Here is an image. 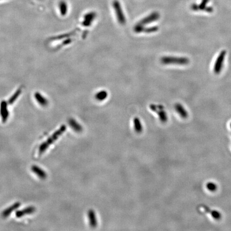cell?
<instances>
[{
  "instance_id": "11",
  "label": "cell",
  "mask_w": 231,
  "mask_h": 231,
  "mask_svg": "<svg viewBox=\"0 0 231 231\" xmlns=\"http://www.w3.org/2000/svg\"><path fill=\"white\" fill-rule=\"evenodd\" d=\"M20 206V202H16L14 204H13L12 206H10L9 208L6 209L5 210L3 211L2 213V216L3 218H6L7 217L9 216L10 215V213L15 210L18 209Z\"/></svg>"
},
{
  "instance_id": "17",
  "label": "cell",
  "mask_w": 231,
  "mask_h": 231,
  "mask_svg": "<svg viewBox=\"0 0 231 231\" xmlns=\"http://www.w3.org/2000/svg\"><path fill=\"white\" fill-rule=\"evenodd\" d=\"M108 93L106 90H102L97 93L95 95L96 99L99 101H103L108 98Z\"/></svg>"
},
{
  "instance_id": "10",
  "label": "cell",
  "mask_w": 231,
  "mask_h": 231,
  "mask_svg": "<svg viewBox=\"0 0 231 231\" xmlns=\"http://www.w3.org/2000/svg\"><path fill=\"white\" fill-rule=\"evenodd\" d=\"M88 219L90 227L93 228H96V226L98 225V220L95 212L93 210H89L88 212Z\"/></svg>"
},
{
  "instance_id": "21",
  "label": "cell",
  "mask_w": 231,
  "mask_h": 231,
  "mask_svg": "<svg viewBox=\"0 0 231 231\" xmlns=\"http://www.w3.org/2000/svg\"><path fill=\"white\" fill-rule=\"evenodd\" d=\"M159 27L158 26H153V27H147L144 28V32H143L146 33H152L156 32L158 30Z\"/></svg>"
},
{
  "instance_id": "8",
  "label": "cell",
  "mask_w": 231,
  "mask_h": 231,
  "mask_svg": "<svg viewBox=\"0 0 231 231\" xmlns=\"http://www.w3.org/2000/svg\"><path fill=\"white\" fill-rule=\"evenodd\" d=\"M0 115L2 121L5 123L9 117V110L8 109V104L6 101H2L0 105Z\"/></svg>"
},
{
  "instance_id": "20",
  "label": "cell",
  "mask_w": 231,
  "mask_h": 231,
  "mask_svg": "<svg viewBox=\"0 0 231 231\" xmlns=\"http://www.w3.org/2000/svg\"><path fill=\"white\" fill-rule=\"evenodd\" d=\"M144 28H145L144 26L142 25H141V24L138 23L137 24H136L134 27V31L137 33H142L144 32Z\"/></svg>"
},
{
  "instance_id": "7",
  "label": "cell",
  "mask_w": 231,
  "mask_h": 231,
  "mask_svg": "<svg viewBox=\"0 0 231 231\" xmlns=\"http://www.w3.org/2000/svg\"><path fill=\"white\" fill-rule=\"evenodd\" d=\"M96 17V13L95 12L92 11L87 13L83 17V21L82 22V25L85 27L90 26L94 19Z\"/></svg>"
},
{
  "instance_id": "4",
  "label": "cell",
  "mask_w": 231,
  "mask_h": 231,
  "mask_svg": "<svg viewBox=\"0 0 231 231\" xmlns=\"http://www.w3.org/2000/svg\"><path fill=\"white\" fill-rule=\"evenodd\" d=\"M149 108L153 112L157 113L161 122L166 123L168 121V115L164 110V107L163 105H151Z\"/></svg>"
},
{
  "instance_id": "5",
  "label": "cell",
  "mask_w": 231,
  "mask_h": 231,
  "mask_svg": "<svg viewBox=\"0 0 231 231\" xmlns=\"http://www.w3.org/2000/svg\"><path fill=\"white\" fill-rule=\"evenodd\" d=\"M160 17V14L157 12H153L151 14L144 17L142 20L139 22V24L144 26L149 24L152 23L158 20Z\"/></svg>"
},
{
  "instance_id": "6",
  "label": "cell",
  "mask_w": 231,
  "mask_h": 231,
  "mask_svg": "<svg viewBox=\"0 0 231 231\" xmlns=\"http://www.w3.org/2000/svg\"><path fill=\"white\" fill-rule=\"evenodd\" d=\"M225 51H222L219 55L218 57L217 58L216 61L215 62V67H214V71L216 74L219 73V72L222 70L225 57Z\"/></svg>"
},
{
  "instance_id": "19",
  "label": "cell",
  "mask_w": 231,
  "mask_h": 231,
  "mask_svg": "<svg viewBox=\"0 0 231 231\" xmlns=\"http://www.w3.org/2000/svg\"><path fill=\"white\" fill-rule=\"evenodd\" d=\"M22 89H19L18 90H17L16 92L14 93V94L13 95L11 98H10L9 101H8V103L9 105H12L14 101L16 100L17 99L19 96L20 93L22 92Z\"/></svg>"
},
{
  "instance_id": "16",
  "label": "cell",
  "mask_w": 231,
  "mask_h": 231,
  "mask_svg": "<svg viewBox=\"0 0 231 231\" xmlns=\"http://www.w3.org/2000/svg\"><path fill=\"white\" fill-rule=\"evenodd\" d=\"M134 128L137 133H141L143 131V126L140 119L138 117H135L133 119Z\"/></svg>"
},
{
  "instance_id": "15",
  "label": "cell",
  "mask_w": 231,
  "mask_h": 231,
  "mask_svg": "<svg viewBox=\"0 0 231 231\" xmlns=\"http://www.w3.org/2000/svg\"><path fill=\"white\" fill-rule=\"evenodd\" d=\"M69 125L71 128L77 132H81L83 131V127L76 120L73 118H71L69 121Z\"/></svg>"
},
{
  "instance_id": "13",
  "label": "cell",
  "mask_w": 231,
  "mask_h": 231,
  "mask_svg": "<svg viewBox=\"0 0 231 231\" xmlns=\"http://www.w3.org/2000/svg\"><path fill=\"white\" fill-rule=\"evenodd\" d=\"M32 171L33 172L37 175L38 177H39L40 178L42 179H46L47 178V174L46 173L45 171H43L41 168L38 167L36 165H33L32 166Z\"/></svg>"
},
{
  "instance_id": "9",
  "label": "cell",
  "mask_w": 231,
  "mask_h": 231,
  "mask_svg": "<svg viewBox=\"0 0 231 231\" xmlns=\"http://www.w3.org/2000/svg\"><path fill=\"white\" fill-rule=\"evenodd\" d=\"M36 211V208L31 206L28 207L27 208H24L22 210H19L16 212V216L18 218H20L24 216L25 215H30L32 213H34Z\"/></svg>"
},
{
  "instance_id": "12",
  "label": "cell",
  "mask_w": 231,
  "mask_h": 231,
  "mask_svg": "<svg viewBox=\"0 0 231 231\" xmlns=\"http://www.w3.org/2000/svg\"><path fill=\"white\" fill-rule=\"evenodd\" d=\"M175 109L177 113L179 114L181 117L182 118H186L188 117V113L184 107L180 103H176L175 105Z\"/></svg>"
},
{
  "instance_id": "2",
  "label": "cell",
  "mask_w": 231,
  "mask_h": 231,
  "mask_svg": "<svg viewBox=\"0 0 231 231\" xmlns=\"http://www.w3.org/2000/svg\"><path fill=\"white\" fill-rule=\"evenodd\" d=\"M161 63L164 65H187L190 63V60L187 57H173V56H164L161 58Z\"/></svg>"
},
{
  "instance_id": "14",
  "label": "cell",
  "mask_w": 231,
  "mask_h": 231,
  "mask_svg": "<svg viewBox=\"0 0 231 231\" xmlns=\"http://www.w3.org/2000/svg\"><path fill=\"white\" fill-rule=\"evenodd\" d=\"M35 98L39 105L43 107H46L48 105V101L46 98L42 95L41 93L39 92L35 93Z\"/></svg>"
},
{
  "instance_id": "3",
  "label": "cell",
  "mask_w": 231,
  "mask_h": 231,
  "mask_svg": "<svg viewBox=\"0 0 231 231\" xmlns=\"http://www.w3.org/2000/svg\"><path fill=\"white\" fill-rule=\"evenodd\" d=\"M112 6H113L114 10L115 11L118 22L121 25H125L126 23V19L123 13L121 3L117 0H115L112 3Z\"/></svg>"
},
{
  "instance_id": "1",
  "label": "cell",
  "mask_w": 231,
  "mask_h": 231,
  "mask_svg": "<svg viewBox=\"0 0 231 231\" xmlns=\"http://www.w3.org/2000/svg\"><path fill=\"white\" fill-rule=\"evenodd\" d=\"M66 128H67L66 126L62 125L59 130H58L56 132H55L54 133L52 134V136H51V137L48 138V139L45 142L42 143L39 149V153H43L45 152L46 150H47V148H48L51 144L54 142V141L56 140L60 136H61L64 132H65Z\"/></svg>"
},
{
  "instance_id": "18",
  "label": "cell",
  "mask_w": 231,
  "mask_h": 231,
  "mask_svg": "<svg viewBox=\"0 0 231 231\" xmlns=\"http://www.w3.org/2000/svg\"><path fill=\"white\" fill-rule=\"evenodd\" d=\"M59 9H60V13L62 16H65L67 13V5L66 2L64 1H61L59 3Z\"/></svg>"
}]
</instances>
